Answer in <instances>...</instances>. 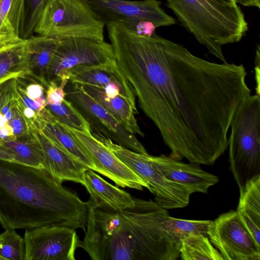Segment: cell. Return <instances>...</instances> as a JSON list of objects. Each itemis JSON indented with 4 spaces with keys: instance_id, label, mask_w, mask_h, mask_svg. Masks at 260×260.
I'll use <instances>...</instances> for the list:
<instances>
[{
    "instance_id": "6da1fadb",
    "label": "cell",
    "mask_w": 260,
    "mask_h": 260,
    "mask_svg": "<svg viewBox=\"0 0 260 260\" xmlns=\"http://www.w3.org/2000/svg\"><path fill=\"white\" fill-rule=\"evenodd\" d=\"M107 29L118 67L169 156L214 164L228 148L238 107L251 93L243 64L205 60L155 33L138 35L120 22Z\"/></svg>"
},
{
    "instance_id": "7a4b0ae2",
    "label": "cell",
    "mask_w": 260,
    "mask_h": 260,
    "mask_svg": "<svg viewBox=\"0 0 260 260\" xmlns=\"http://www.w3.org/2000/svg\"><path fill=\"white\" fill-rule=\"evenodd\" d=\"M44 170L0 160V224L29 230L57 225L86 231L88 208Z\"/></svg>"
},
{
    "instance_id": "3957f363",
    "label": "cell",
    "mask_w": 260,
    "mask_h": 260,
    "mask_svg": "<svg viewBox=\"0 0 260 260\" xmlns=\"http://www.w3.org/2000/svg\"><path fill=\"white\" fill-rule=\"evenodd\" d=\"M178 20L209 53L227 62L222 46L240 41L248 29L236 2L220 0H167Z\"/></svg>"
},
{
    "instance_id": "277c9868",
    "label": "cell",
    "mask_w": 260,
    "mask_h": 260,
    "mask_svg": "<svg viewBox=\"0 0 260 260\" xmlns=\"http://www.w3.org/2000/svg\"><path fill=\"white\" fill-rule=\"evenodd\" d=\"M260 96L249 95L238 107L228 139L230 169L239 188L260 176Z\"/></svg>"
},
{
    "instance_id": "5b68a950",
    "label": "cell",
    "mask_w": 260,
    "mask_h": 260,
    "mask_svg": "<svg viewBox=\"0 0 260 260\" xmlns=\"http://www.w3.org/2000/svg\"><path fill=\"white\" fill-rule=\"evenodd\" d=\"M135 206L120 212L132 237L136 260H176L180 246L162 229L168 212L155 201L134 198Z\"/></svg>"
},
{
    "instance_id": "8992f818",
    "label": "cell",
    "mask_w": 260,
    "mask_h": 260,
    "mask_svg": "<svg viewBox=\"0 0 260 260\" xmlns=\"http://www.w3.org/2000/svg\"><path fill=\"white\" fill-rule=\"evenodd\" d=\"M105 25L85 0H48L34 33L58 40L85 38L102 42Z\"/></svg>"
},
{
    "instance_id": "52a82bcc",
    "label": "cell",
    "mask_w": 260,
    "mask_h": 260,
    "mask_svg": "<svg viewBox=\"0 0 260 260\" xmlns=\"http://www.w3.org/2000/svg\"><path fill=\"white\" fill-rule=\"evenodd\" d=\"M87 208V229L78 247L92 260H136L132 237L120 212Z\"/></svg>"
},
{
    "instance_id": "ba28073f",
    "label": "cell",
    "mask_w": 260,
    "mask_h": 260,
    "mask_svg": "<svg viewBox=\"0 0 260 260\" xmlns=\"http://www.w3.org/2000/svg\"><path fill=\"white\" fill-rule=\"evenodd\" d=\"M94 136L146 182L155 196V202L160 207L168 210L188 205L191 192L184 185L168 179L154 163L152 155L131 150L100 133Z\"/></svg>"
},
{
    "instance_id": "9c48e42d",
    "label": "cell",
    "mask_w": 260,
    "mask_h": 260,
    "mask_svg": "<svg viewBox=\"0 0 260 260\" xmlns=\"http://www.w3.org/2000/svg\"><path fill=\"white\" fill-rule=\"evenodd\" d=\"M115 60L111 43L85 38L59 40L47 77L48 83L68 78L72 69L81 66L99 65Z\"/></svg>"
},
{
    "instance_id": "30bf717a",
    "label": "cell",
    "mask_w": 260,
    "mask_h": 260,
    "mask_svg": "<svg viewBox=\"0 0 260 260\" xmlns=\"http://www.w3.org/2000/svg\"><path fill=\"white\" fill-rule=\"evenodd\" d=\"M67 98L96 131L115 143L135 152L147 154L135 135L89 95L79 84L68 81L64 87Z\"/></svg>"
},
{
    "instance_id": "8fae6325",
    "label": "cell",
    "mask_w": 260,
    "mask_h": 260,
    "mask_svg": "<svg viewBox=\"0 0 260 260\" xmlns=\"http://www.w3.org/2000/svg\"><path fill=\"white\" fill-rule=\"evenodd\" d=\"M208 236L224 260L260 259V246L242 223L236 211L222 213L212 221Z\"/></svg>"
},
{
    "instance_id": "7c38bea8",
    "label": "cell",
    "mask_w": 260,
    "mask_h": 260,
    "mask_svg": "<svg viewBox=\"0 0 260 260\" xmlns=\"http://www.w3.org/2000/svg\"><path fill=\"white\" fill-rule=\"evenodd\" d=\"M25 260H75L79 239L76 230L46 225L25 230Z\"/></svg>"
},
{
    "instance_id": "4fadbf2b",
    "label": "cell",
    "mask_w": 260,
    "mask_h": 260,
    "mask_svg": "<svg viewBox=\"0 0 260 260\" xmlns=\"http://www.w3.org/2000/svg\"><path fill=\"white\" fill-rule=\"evenodd\" d=\"M105 24L118 21L125 24L139 20L152 22L156 27L176 23L160 7L158 0H85Z\"/></svg>"
},
{
    "instance_id": "5bb4252c",
    "label": "cell",
    "mask_w": 260,
    "mask_h": 260,
    "mask_svg": "<svg viewBox=\"0 0 260 260\" xmlns=\"http://www.w3.org/2000/svg\"><path fill=\"white\" fill-rule=\"evenodd\" d=\"M81 144L95 165L98 173L112 180L117 186L143 190L148 184L92 134L67 127Z\"/></svg>"
},
{
    "instance_id": "9a60e30c",
    "label": "cell",
    "mask_w": 260,
    "mask_h": 260,
    "mask_svg": "<svg viewBox=\"0 0 260 260\" xmlns=\"http://www.w3.org/2000/svg\"><path fill=\"white\" fill-rule=\"evenodd\" d=\"M152 160L169 180L184 185L191 192L207 193L219 181L218 177L193 163L186 164L165 154L152 156Z\"/></svg>"
},
{
    "instance_id": "2e32d148",
    "label": "cell",
    "mask_w": 260,
    "mask_h": 260,
    "mask_svg": "<svg viewBox=\"0 0 260 260\" xmlns=\"http://www.w3.org/2000/svg\"><path fill=\"white\" fill-rule=\"evenodd\" d=\"M29 135L43 152L46 171L61 183L70 181L83 185L84 173L88 168L53 144L40 131L31 132Z\"/></svg>"
},
{
    "instance_id": "e0dca14e",
    "label": "cell",
    "mask_w": 260,
    "mask_h": 260,
    "mask_svg": "<svg viewBox=\"0 0 260 260\" xmlns=\"http://www.w3.org/2000/svg\"><path fill=\"white\" fill-rule=\"evenodd\" d=\"M84 179L83 185L90 195L87 207L121 212L135 206L129 193L109 183L95 171L88 169Z\"/></svg>"
},
{
    "instance_id": "ac0fdd59",
    "label": "cell",
    "mask_w": 260,
    "mask_h": 260,
    "mask_svg": "<svg viewBox=\"0 0 260 260\" xmlns=\"http://www.w3.org/2000/svg\"><path fill=\"white\" fill-rule=\"evenodd\" d=\"M68 78L69 82L73 84L101 87L115 83L136 99L132 86L119 69L116 60L102 64L77 67L69 72Z\"/></svg>"
},
{
    "instance_id": "d6986e66",
    "label": "cell",
    "mask_w": 260,
    "mask_h": 260,
    "mask_svg": "<svg viewBox=\"0 0 260 260\" xmlns=\"http://www.w3.org/2000/svg\"><path fill=\"white\" fill-rule=\"evenodd\" d=\"M40 131L51 142L81 162L87 168L98 172L96 167L85 150L69 131L57 121L45 107L42 113Z\"/></svg>"
},
{
    "instance_id": "ffe728a7",
    "label": "cell",
    "mask_w": 260,
    "mask_h": 260,
    "mask_svg": "<svg viewBox=\"0 0 260 260\" xmlns=\"http://www.w3.org/2000/svg\"><path fill=\"white\" fill-rule=\"evenodd\" d=\"M79 85L128 131L135 135L144 136L135 116L138 114V110L125 98L121 95L108 97L101 87L87 84Z\"/></svg>"
},
{
    "instance_id": "44dd1931",
    "label": "cell",
    "mask_w": 260,
    "mask_h": 260,
    "mask_svg": "<svg viewBox=\"0 0 260 260\" xmlns=\"http://www.w3.org/2000/svg\"><path fill=\"white\" fill-rule=\"evenodd\" d=\"M236 211L242 223L260 246V176L249 181L240 191Z\"/></svg>"
},
{
    "instance_id": "7402d4cb",
    "label": "cell",
    "mask_w": 260,
    "mask_h": 260,
    "mask_svg": "<svg viewBox=\"0 0 260 260\" xmlns=\"http://www.w3.org/2000/svg\"><path fill=\"white\" fill-rule=\"evenodd\" d=\"M55 38L34 36L26 39L29 68L32 73L47 87V77L50 66L59 45Z\"/></svg>"
},
{
    "instance_id": "603a6c76",
    "label": "cell",
    "mask_w": 260,
    "mask_h": 260,
    "mask_svg": "<svg viewBox=\"0 0 260 260\" xmlns=\"http://www.w3.org/2000/svg\"><path fill=\"white\" fill-rule=\"evenodd\" d=\"M26 40L0 49V86L6 82L33 75L29 66Z\"/></svg>"
},
{
    "instance_id": "cb8c5ba5",
    "label": "cell",
    "mask_w": 260,
    "mask_h": 260,
    "mask_svg": "<svg viewBox=\"0 0 260 260\" xmlns=\"http://www.w3.org/2000/svg\"><path fill=\"white\" fill-rule=\"evenodd\" d=\"M0 145L13 154L16 163L46 170L43 152L30 135L25 139L1 141Z\"/></svg>"
},
{
    "instance_id": "d4e9b609",
    "label": "cell",
    "mask_w": 260,
    "mask_h": 260,
    "mask_svg": "<svg viewBox=\"0 0 260 260\" xmlns=\"http://www.w3.org/2000/svg\"><path fill=\"white\" fill-rule=\"evenodd\" d=\"M212 220H187L168 215L161 222L162 229L173 241L180 246L181 240L194 235L208 237V231Z\"/></svg>"
},
{
    "instance_id": "484cf974",
    "label": "cell",
    "mask_w": 260,
    "mask_h": 260,
    "mask_svg": "<svg viewBox=\"0 0 260 260\" xmlns=\"http://www.w3.org/2000/svg\"><path fill=\"white\" fill-rule=\"evenodd\" d=\"M180 254L183 260H224L209 238L203 235H191L181 240Z\"/></svg>"
},
{
    "instance_id": "4316f807",
    "label": "cell",
    "mask_w": 260,
    "mask_h": 260,
    "mask_svg": "<svg viewBox=\"0 0 260 260\" xmlns=\"http://www.w3.org/2000/svg\"><path fill=\"white\" fill-rule=\"evenodd\" d=\"M24 0H0V32L7 39L17 41Z\"/></svg>"
},
{
    "instance_id": "83f0119b",
    "label": "cell",
    "mask_w": 260,
    "mask_h": 260,
    "mask_svg": "<svg viewBox=\"0 0 260 260\" xmlns=\"http://www.w3.org/2000/svg\"><path fill=\"white\" fill-rule=\"evenodd\" d=\"M45 107L57 121L65 126L86 134H91L89 123L70 101L64 99L60 104H49Z\"/></svg>"
},
{
    "instance_id": "f1b7e54d",
    "label": "cell",
    "mask_w": 260,
    "mask_h": 260,
    "mask_svg": "<svg viewBox=\"0 0 260 260\" xmlns=\"http://www.w3.org/2000/svg\"><path fill=\"white\" fill-rule=\"evenodd\" d=\"M15 230L6 229L0 234V256L4 260H25L24 239Z\"/></svg>"
},
{
    "instance_id": "f546056e",
    "label": "cell",
    "mask_w": 260,
    "mask_h": 260,
    "mask_svg": "<svg viewBox=\"0 0 260 260\" xmlns=\"http://www.w3.org/2000/svg\"><path fill=\"white\" fill-rule=\"evenodd\" d=\"M48 0H24L23 12L19 29V37L26 40L34 34L40 15Z\"/></svg>"
},
{
    "instance_id": "4dcf8cb0",
    "label": "cell",
    "mask_w": 260,
    "mask_h": 260,
    "mask_svg": "<svg viewBox=\"0 0 260 260\" xmlns=\"http://www.w3.org/2000/svg\"><path fill=\"white\" fill-rule=\"evenodd\" d=\"M15 106L20 112L25 120L29 133L40 129V115L36 113L33 110L26 107L15 91Z\"/></svg>"
},
{
    "instance_id": "1f68e13d",
    "label": "cell",
    "mask_w": 260,
    "mask_h": 260,
    "mask_svg": "<svg viewBox=\"0 0 260 260\" xmlns=\"http://www.w3.org/2000/svg\"><path fill=\"white\" fill-rule=\"evenodd\" d=\"M67 78H63L58 86L55 82L50 81L48 83L46 90V105L49 104H59L65 99L66 93L64 87L68 82Z\"/></svg>"
},
{
    "instance_id": "d6a6232c",
    "label": "cell",
    "mask_w": 260,
    "mask_h": 260,
    "mask_svg": "<svg viewBox=\"0 0 260 260\" xmlns=\"http://www.w3.org/2000/svg\"><path fill=\"white\" fill-rule=\"evenodd\" d=\"M8 123L13 128L14 134L17 139L27 138L29 131L26 123L20 112L16 107L12 109V116Z\"/></svg>"
},
{
    "instance_id": "836d02e7",
    "label": "cell",
    "mask_w": 260,
    "mask_h": 260,
    "mask_svg": "<svg viewBox=\"0 0 260 260\" xmlns=\"http://www.w3.org/2000/svg\"><path fill=\"white\" fill-rule=\"evenodd\" d=\"M123 24L136 34L146 37L152 36L156 28L152 22L144 20L132 21Z\"/></svg>"
},
{
    "instance_id": "e575fe53",
    "label": "cell",
    "mask_w": 260,
    "mask_h": 260,
    "mask_svg": "<svg viewBox=\"0 0 260 260\" xmlns=\"http://www.w3.org/2000/svg\"><path fill=\"white\" fill-rule=\"evenodd\" d=\"M24 90L28 97L35 100L44 96L45 88L41 84L31 83L27 85Z\"/></svg>"
},
{
    "instance_id": "d590c367",
    "label": "cell",
    "mask_w": 260,
    "mask_h": 260,
    "mask_svg": "<svg viewBox=\"0 0 260 260\" xmlns=\"http://www.w3.org/2000/svg\"><path fill=\"white\" fill-rule=\"evenodd\" d=\"M0 139L1 141H11L17 139L14 134L13 128L8 122L3 127H0Z\"/></svg>"
},
{
    "instance_id": "8d00e7d4",
    "label": "cell",
    "mask_w": 260,
    "mask_h": 260,
    "mask_svg": "<svg viewBox=\"0 0 260 260\" xmlns=\"http://www.w3.org/2000/svg\"><path fill=\"white\" fill-rule=\"evenodd\" d=\"M0 160L16 163L13 154L1 145H0Z\"/></svg>"
},
{
    "instance_id": "74e56055",
    "label": "cell",
    "mask_w": 260,
    "mask_h": 260,
    "mask_svg": "<svg viewBox=\"0 0 260 260\" xmlns=\"http://www.w3.org/2000/svg\"><path fill=\"white\" fill-rule=\"evenodd\" d=\"M237 4H239L245 7H260V0H234Z\"/></svg>"
},
{
    "instance_id": "f35d334b",
    "label": "cell",
    "mask_w": 260,
    "mask_h": 260,
    "mask_svg": "<svg viewBox=\"0 0 260 260\" xmlns=\"http://www.w3.org/2000/svg\"><path fill=\"white\" fill-rule=\"evenodd\" d=\"M22 41V40H21ZM18 43V42H17ZM15 43H13L6 39L0 32V47H5Z\"/></svg>"
},
{
    "instance_id": "ab89813d",
    "label": "cell",
    "mask_w": 260,
    "mask_h": 260,
    "mask_svg": "<svg viewBox=\"0 0 260 260\" xmlns=\"http://www.w3.org/2000/svg\"><path fill=\"white\" fill-rule=\"evenodd\" d=\"M7 122L5 115L0 112V127H3Z\"/></svg>"
},
{
    "instance_id": "60d3db41",
    "label": "cell",
    "mask_w": 260,
    "mask_h": 260,
    "mask_svg": "<svg viewBox=\"0 0 260 260\" xmlns=\"http://www.w3.org/2000/svg\"><path fill=\"white\" fill-rule=\"evenodd\" d=\"M12 109L13 108L10 109L5 115L6 120L7 122H8L11 118L12 114Z\"/></svg>"
},
{
    "instance_id": "b9f144b4",
    "label": "cell",
    "mask_w": 260,
    "mask_h": 260,
    "mask_svg": "<svg viewBox=\"0 0 260 260\" xmlns=\"http://www.w3.org/2000/svg\"><path fill=\"white\" fill-rule=\"evenodd\" d=\"M220 1H224V2H229V3H232V2H235L234 0H220Z\"/></svg>"
},
{
    "instance_id": "7bdbcfd3",
    "label": "cell",
    "mask_w": 260,
    "mask_h": 260,
    "mask_svg": "<svg viewBox=\"0 0 260 260\" xmlns=\"http://www.w3.org/2000/svg\"><path fill=\"white\" fill-rule=\"evenodd\" d=\"M0 260H4V259L2 257L0 256Z\"/></svg>"
},
{
    "instance_id": "ee69618b",
    "label": "cell",
    "mask_w": 260,
    "mask_h": 260,
    "mask_svg": "<svg viewBox=\"0 0 260 260\" xmlns=\"http://www.w3.org/2000/svg\"><path fill=\"white\" fill-rule=\"evenodd\" d=\"M5 47H6V46H5ZM3 47H0V49H1V48H3Z\"/></svg>"
}]
</instances>
